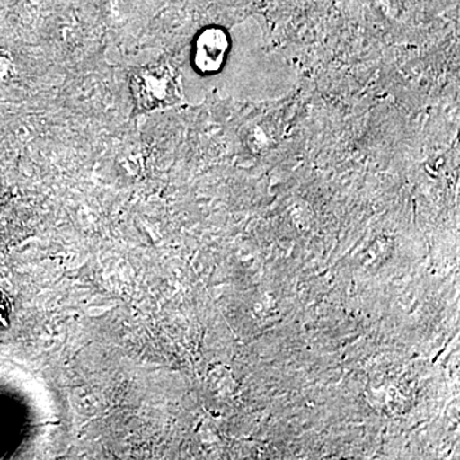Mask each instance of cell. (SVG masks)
Instances as JSON below:
<instances>
[{
    "label": "cell",
    "instance_id": "cell-1",
    "mask_svg": "<svg viewBox=\"0 0 460 460\" xmlns=\"http://www.w3.org/2000/svg\"><path fill=\"white\" fill-rule=\"evenodd\" d=\"M228 51V33L219 27H208L196 39L193 65L201 74H215L222 69Z\"/></svg>",
    "mask_w": 460,
    "mask_h": 460
},
{
    "label": "cell",
    "instance_id": "cell-2",
    "mask_svg": "<svg viewBox=\"0 0 460 460\" xmlns=\"http://www.w3.org/2000/svg\"><path fill=\"white\" fill-rule=\"evenodd\" d=\"M164 75L156 69H141L133 75V93L136 102L144 109L157 107L164 100Z\"/></svg>",
    "mask_w": 460,
    "mask_h": 460
}]
</instances>
